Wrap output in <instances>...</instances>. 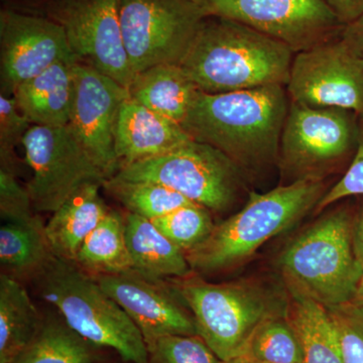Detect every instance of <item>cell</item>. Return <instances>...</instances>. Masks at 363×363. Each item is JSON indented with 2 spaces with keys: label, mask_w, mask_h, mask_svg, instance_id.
Returning a JSON list of instances; mask_svg holds the SVG:
<instances>
[{
  "label": "cell",
  "mask_w": 363,
  "mask_h": 363,
  "mask_svg": "<svg viewBox=\"0 0 363 363\" xmlns=\"http://www.w3.org/2000/svg\"><path fill=\"white\" fill-rule=\"evenodd\" d=\"M283 85L234 92L199 91L181 123L192 140L211 145L245 174L278 164L290 98Z\"/></svg>",
  "instance_id": "1"
},
{
  "label": "cell",
  "mask_w": 363,
  "mask_h": 363,
  "mask_svg": "<svg viewBox=\"0 0 363 363\" xmlns=\"http://www.w3.org/2000/svg\"><path fill=\"white\" fill-rule=\"evenodd\" d=\"M295 52L283 43L231 20L208 16L180 66L209 94L286 85Z\"/></svg>",
  "instance_id": "2"
},
{
  "label": "cell",
  "mask_w": 363,
  "mask_h": 363,
  "mask_svg": "<svg viewBox=\"0 0 363 363\" xmlns=\"http://www.w3.org/2000/svg\"><path fill=\"white\" fill-rule=\"evenodd\" d=\"M323 181L301 180L264 194L252 193L245 206L215 226L186 257L192 269L213 272L245 262L267 240L290 228L325 195Z\"/></svg>",
  "instance_id": "3"
},
{
  "label": "cell",
  "mask_w": 363,
  "mask_h": 363,
  "mask_svg": "<svg viewBox=\"0 0 363 363\" xmlns=\"http://www.w3.org/2000/svg\"><path fill=\"white\" fill-rule=\"evenodd\" d=\"M33 279L40 296L79 335L94 345L113 348L124 362L150 363L140 329L77 264L54 257Z\"/></svg>",
  "instance_id": "4"
},
{
  "label": "cell",
  "mask_w": 363,
  "mask_h": 363,
  "mask_svg": "<svg viewBox=\"0 0 363 363\" xmlns=\"http://www.w3.org/2000/svg\"><path fill=\"white\" fill-rule=\"evenodd\" d=\"M353 220L347 210L331 212L286 248L279 269L291 296L325 308L354 298L362 276L353 253Z\"/></svg>",
  "instance_id": "5"
},
{
  "label": "cell",
  "mask_w": 363,
  "mask_h": 363,
  "mask_svg": "<svg viewBox=\"0 0 363 363\" xmlns=\"http://www.w3.org/2000/svg\"><path fill=\"white\" fill-rule=\"evenodd\" d=\"M179 294L192 311L198 335L222 362L245 355L259 325L281 313L278 301L252 284L190 279Z\"/></svg>",
  "instance_id": "6"
},
{
  "label": "cell",
  "mask_w": 363,
  "mask_h": 363,
  "mask_svg": "<svg viewBox=\"0 0 363 363\" xmlns=\"http://www.w3.org/2000/svg\"><path fill=\"white\" fill-rule=\"evenodd\" d=\"M245 176L220 150L193 140L168 154L123 167L113 177L161 184L191 202L222 212L238 200Z\"/></svg>",
  "instance_id": "7"
},
{
  "label": "cell",
  "mask_w": 363,
  "mask_h": 363,
  "mask_svg": "<svg viewBox=\"0 0 363 363\" xmlns=\"http://www.w3.org/2000/svg\"><path fill=\"white\" fill-rule=\"evenodd\" d=\"M206 18L201 0H121L123 44L133 75L162 64L180 65Z\"/></svg>",
  "instance_id": "8"
},
{
  "label": "cell",
  "mask_w": 363,
  "mask_h": 363,
  "mask_svg": "<svg viewBox=\"0 0 363 363\" xmlns=\"http://www.w3.org/2000/svg\"><path fill=\"white\" fill-rule=\"evenodd\" d=\"M357 114L346 109L314 108L290 100L278 164L292 182L323 181L358 143Z\"/></svg>",
  "instance_id": "9"
},
{
  "label": "cell",
  "mask_w": 363,
  "mask_h": 363,
  "mask_svg": "<svg viewBox=\"0 0 363 363\" xmlns=\"http://www.w3.org/2000/svg\"><path fill=\"white\" fill-rule=\"evenodd\" d=\"M23 147L33 171L26 188L37 212L54 213L79 189L108 180L68 126L32 125Z\"/></svg>",
  "instance_id": "10"
},
{
  "label": "cell",
  "mask_w": 363,
  "mask_h": 363,
  "mask_svg": "<svg viewBox=\"0 0 363 363\" xmlns=\"http://www.w3.org/2000/svg\"><path fill=\"white\" fill-rule=\"evenodd\" d=\"M207 16L238 21L294 52L339 37L344 26L321 0H201Z\"/></svg>",
  "instance_id": "11"
},
{
  "label": "cell",
  "mask_w": 363,
  "mask_h": 363,
  "mask_svg": "<svg viewBox=\"0 0 363 363\" xmlns=\"http://www.w3.org/2000/svg\"><path fill=\"white\" fill-rule=\"evenodd\" d=\"M291 101L363 113V57L341 38L296 52L286 85Z\"/></svg>",
  "instance_id": "12"
},
{
  "label": "cell",
  "mask_w": 363,
  "mask_h": 363,
  "mask_svg": "<svg viewBox=\"0 0 363 363\" xmlns=\"http://www.w3.org/2000/svg\"><path fill=\"white\" fill-rule=\"evenodd\" d=\"M121 0H54L50 16L65 30L79 62L128 89L133 82L121 23Z\"/></svg>",
  "instance_id": "13"
},
{
  "label": "cell",
  "mask_w": 363,
  "mask_h": 363,
  "mask_svg": "<svg viewBox=\"0 0 363 363\" xmlns=\"http://www.w3.org/2000/svg\"><path fill=\"white\" fill-rule=\"evenodd\" d=\"M74 93L68 128L107 179L118 171L116 135L119 111L128 89L89 65L74 64Z\"/></svg>",
  "instance_id": "14"
},
{
  "label": "cell",
  "mask_w": 363,
  "mask_h": 363,
  "mask_svg": "<svg viewBox=\"0 0 363 363\" xmlns=\"http://www.w3.org/2000/svg\"><path fill=\"white\" fill-rule=\"evenodd\" d=\"M65 30L52 18L2 11L0 67L2 90L13 95L18 86L59 63H76Z\"/></svg>",
  "instance_id": "15"
},
{
  "label": "cell",
  "mask_w": 363,
  "mask_h": 363,
  "mask_svg": "<svg viewBox=\"0 0 363 363\" xmlns=\"http://www.w3.org/2000/svg\"><path fill=\"white\" fill-rule=\"evenodd\" d=\"M140 329L147 347L169 335H198L195 320L190 316L159 279L130 271L95 278Z\"/></svg>",
  "instance_id": "16"
},
{
  "label": "cell",
  "mask_w": 363,
  "mask_h": 363,
  "mask_svg": "<svg viewBox=\"0 0 363 363\" xmlns=\"http://www.w3.org/2000/svg\"><path fill=\"white\" fill-rule=\"evenodd\" d=\"M191 140L180 123L150 111L130 96L121 105L116 135L118 169L168 154Z\"/></svg>",
  "instance_id": "17"
},
{
  "label": "cell",
  "mask_w": 363,
  "mask_h": 363,
  "mask_svg": "<svg viewBox=\"0 0 363 363\" xmlns=\"http://www.w3.org/2000/svg\"><path fill=\"white\" fill-rule=\"evenodd\" d=\"M101 184L79 189L52 213L45 225L55 257L75 264L83 242L111 211L100 195Z\"/></svg>",
  "instance_id": "18"
},
{
  "label": "cell",
  "mask_w": 363,
  "mask_h": 363,
  "mask_svg": "<svg viewBox=\"0 0 363 363\" xmlns=\"http://www.w3.org/2000/svg\"><path fill=\"white\" fill-rule=\"evenodd\" d=\"M74 64L59 62L14 91L18 109L33 125H68L75 93Z\"/></svg>",
  "instance_id": "19"
},
{
  "label": "cell",
  "mask_w": 363,
  "mask_h": 363,
  "mask_svg": "<svg viewBox=\"0 0 363 363\" xmlns=\"http://www.w3.org/2000/svg\"><path fill=\"white\" fill-rule=\"evenodd\" d=\"M124 222L133 269L152 279L187 276L192 271L186 253L152 220L128 212Z\"/></svg>",
  "instance_id": "20"
},
{
  "label": "cell",
  "mask_w": 363,
  "mask_h": 363,
  "mask_svg": "<svg viewBox=\"0 0 363 363\" xmlns=\"http://www.w3.org/2000/svg\"><path fill=\"white\" fill-rule=\"evenodd\" d=\"M199 91L177 64H162L136 73L128 88L133 99L180 124Z\"/></svg>",
  "instance_id": "21"
},
{
  "label": "cell",
  "mask_w": 363,
  "mask_h": 363,
  "mask_svg": "<svg viewBox=\"0 0 363 363\" xmlns=\"http://www.w3.org/2000/svg\"><path fill=\"white\" fill-rule=\"evenodd\" d=\"M44 318L25 286L11 274L0 276V363H13L37 335Z\"/></svg>",
  "instance_id": "22"
},
{
  "label": "cell",
  "mask_w": 363,
  "mask_h": 363,
  "mask_svg": "<svg viewBox=\"0 0 363 363\" xmlns=\"http://www.w3.org/2000/svg\"><path fill=\"white\" fill-rule=\"evenodd\" d=\"M286 310L302 348L303 363H343L335 325L324 306L291 296Z\"/></svg>",
  "instance_id": "23"
},
{
  "label": "cell",
  "mask_w": 363,
  "mask_h": 363,
  "mask_svg": "<svg viewBox=\"0 0 363 363\" xmlns=\"http://www.w3.org/2000/svg\"><path fill=\"white\" fill-rule=\"evenodd\" d=\"M54 257L40 217L28 223L6 222L0 228V262L13 278H35Z\"/></svg>",
  "instance_id": "24"
},
{
  "label": "cell",
  "mask_w": 363,
  "mask_h": 363,
  "mask_svg": "<svg viewBox=\"0 0 363 363\" xmlns=\"http://www.w3.org/2000/svg\"><path fill=\"white\" fill-rule=\"evenodd\" d=\"M75 264L95 276L116 274L133 269L125 238V222L111 209L89 234L79 250Z\"/></svg>",
  "instance_id": "25"
},
{
  "label": "cell",
  "mask_w": 363,
  "mask_h": 363,
  "mask_svg": "<svg viewBox=\"0 0 363 363\" xmlns=\"http://www.w3.org/2000/svg\"><path fill=\"white\" fill-rule=\"evenodd\" d=\"M93 345L65 320L50 318L13 363H92L96 357Z\"/></svg>",
  "instance_id": "26"
},
{
  "label": "cell",
  "mask_w": 363,
  "mask_h": 363,
  "mask_svg": "<svg viewBox=\"0 0 363 363\" xmlns=\"http://www.w3.org/2000/svg\"><path fill=\"white\" fill-rule=\"evenodd\" d=\"M104 187L130 213L149 220L160 218L179 208L194 203L180 193L152 182L123 181L112 177L105 182Z\"/></svg>",
  "instance_id": "27"
},
{
  "label": "cell",
  "mask_w": 363,
  "mask_h": 363,
  "mask_svg": "<svg viewBox=\"0 0 363 363\" xmlns=\"http://www.w3.org/2000/svg\"><path fill=\"white\" fill-rule=\"evenodd\" d=\"M245 355L252 363H303L300 341L286 312L259 325Z\"/></svg>",
  "instance_id": "28"
},
{
  "label": "cell",
  "mask_w": 363,
  "mask_h": 363,
  "mask_svg": "<svg viewBox=\"0 0 363 363\" xmlns=\"http://www.w3.org/2000/svg\"><path fill=\"white\" fill-rule=\"evenodd\" d=\"M152 221L185 253L202 245L215 227L210 210L196 203L179 208Z\"/></svg>",
  "instance_id": "29"
},
{
  "label": "cell",
  "mask_w": 363,
  "mask_h": 363,
  "mask_svg": "<svg viewBox=\"0 0 363 363\" xmlns=\"http://www.w3.org/2000/svg\"><path fill=\"white\" fill-rule=\"evenodd\" d=\"M150 363H222L199 335H169L147 347Z\"/></svg>",
  "instance_id": "30"
},
{
  "label": "cell",
  "mask_w": 363,
  "mask_h": 363,
  "mask_svg": "<svg viewBox=\"0 0 363 363\" xmlns=\"http://www.w3.org/2000/svg\"><path fill=\"white\" fill-rule=\"evenodd\" d=\"M326 309L337 330L343 363H363V306L352 300Z\"/></svg>",
  "instance_id": "31"
},
{
  "label": "cell",
  "mask_w": 363,
  "mask_h": 363,
  "mask_svg": "<svg viewBox=\"0 0 363 363\" xmlns=\"http://www.w3.org/2000/svg\"><path fill=\"white\" fill-rule=\"evenodd\" d=\"M33 124L18 109L14 97L0 96V161L1 168L16 173V147Z\"/></svg>",
  "instance_id": "32"
},
{
  "label": "cell",
  "mask_w": 363,
  "mask_h": 363,
  "mask_svg": "<svg viewBox=\"0 0 363 363\" xmlns=\"http://www.w3.org/2000/svg\"><path fill=\"white\" fill-rule=\"evenodd\" d=\"M32 198L16 181V173L0 169V215L6 222L28 223L38 218Z\"/></svg>",
  "instance_id": "33"
},
{
  "label": "cell",
  "mask_w": 363,
  "mask_h": 363,
  "mask_svg": "<svg viewBox=\"0 0 363 363\" xmlns=\"http://www.w3.org/2000/svg\"><path fill=\"white\" fill-rule=\"evenodd\" d=\"M363 195V113L358 116V143L355 156L341 180L325 193L316 206L321 211L350 196Z\"/></svg>",
  "instance_id": "34"
},
{
  "label": "cell",
  "mask_w": 363,
  "mask_h": 363,
  "mask_svg": "<svg viewBox=\"0 0 363 363\" xmlns=\"http://www.w3.org/2000/svg\"><path fill=\"white\" fill-rule=\"evenodd\" d=\"M344 26L363 16V0H321Z\"/></svg>",
  "instance_id": "35"
},
{
  "label": "cell",
  "mask_w": 363,
  "mask_h": 363,
  "mask_svg": "<svg viewBox=\"0 0 363 363\" xmlns=\"http://www.w3.org/2000/svg\"><path fill=\"white\" fill-rule=\"evenodd\" d=\"M341 38L363 57V16L350 25L344 26Z\"/></svg>",
  "instance_id": "36"
},
{
  "label": "cell",
  "mask_w": 363,
  "mask_h": 363,
  "mask_svg": "<svg viewBox=\"0 0 363 363\" xmlns=\"http://www.w3.org/2000/svg\"><path fill=\"white\" fill-rule=\"evenodd\" d=\"M352 248L358 271L363 281V207L352 225ZM360 283V284H362Z\"/></svg>",
  "instance_id": "37"
},
{
  "label": "cell",
  "mask_w": 363,
  "mask_h": 363,
  "mask_svg": "<svg viewBox=\"0 0 363 363\" xmlns=\"http://www.w3.org/2000/svg\"><path fill=\"white\" fill-rule=\"evenodd\" d=\"M222 363H252L250 362V358L245 355H240V357L231 358V359L222 362Z\"/></svg>",
  "instance_id": "38"
},
{
  "label": "cell",
  "mask_w": 363,
  "mask_h": 363,
  "mask_svg": "<svg viewBox=\"0 0 363 363\" xmlns=\"http://www.w3.org/2000/svg\"><path fill=\"white\" fill-rule=\"evenodd\" d=\"M353 300L363 306V281L362 284H360L359 286H358L357 295H355V297L353 298Z\"/></svg>",
  "instance_id": "39"
}]
</instances>
